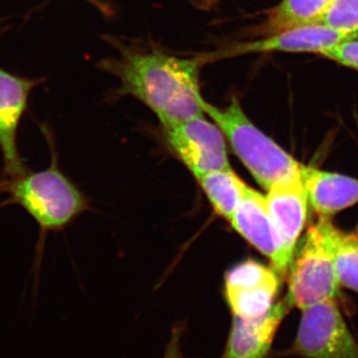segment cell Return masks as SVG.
Listing matches in <instances>:
<instances>
[{
	"label": "cell",
	"instance_id": "obj_1",
	"mask_svg": "<svg viewBox=\"0 0 358 358\" xmlns=\"http://www.w3.org/2000/svg\"><path fill=\"white\" fill-rule=\"evenodd\" d=\"M117 56L101 61L99 69L120 81L117 96L138 99L159 117L162 127L204 115L201 107L199 56L179 57L157 48H138L105 37Z\"/></svg>",
	"mask_w": 358,
	"mask_h": 358
},
{
	"label": "cell",
	"instance_id": "obj_2",
	"mask_svg": "<svg viewBox=\"0 0 358 358\" xmlns=\"http://www.w3.org/2000/svg\"><path fill=\"white\" fill-rule=\"evenodd\" d=\"M42 131L50 150L49 166L16 178H0V193L8 195L0 203V208L18 205L39 226L38 256H41L48 233L64 230L89 209L86 195L61 171L53 134L45 127H42Z\"/></svg>",
	"mask_w": 358,
	"mask_h": 358
},
{
	"label": "cell",
	"instance_id": "obj_3",
	"mask_svg": "<svg viewBox=\"0 0 358 358\" xmlns=\"http://www.w3.org/2000/svg\"><path fill=\"white\" fill-rule=\"evenodd\" d=\"M201 107L264 189L300 178V162L257 128L245 114L237 96H232L229 105L223 109L211 105L204 98Z\"/></svg>",
	"mask_w": 358,
	"mask_h": 358
},
{
	"label": "cell",
	"instance_id": "obj_4",
	"mask_svg": "<svg viewBox=\"0 0 358 358\" xmlns=\"http://www.w3.org/2000/svg\"><path fill=\"white\" fill-rule=\"evenodd\" d=\"M289 268L288 294L285 299L292 308L303 310L336 300L341 285L329 250L315 224L308 230Z\"/></svg>",
	"mask_w": 358,
	"mask_h": 358
},
{
	"label": "cell",
	"instance_id": "obj_5",
	"mask_svg": "<svg viewBox=\"0 0 358 358\" xmlns=\"http://www.w3.org/2000/svg\"><path fill=\"white\" fill-rule=\"evenodd\" d=\"M293 345L281 355L303 358H358V343L336 300L301 310Z\"/></svg>",
	"mask_w": 358,
	"mask_h": 358
},
{
	"label": "cell",
	"instance_id": "obj_6",
	"mask_svg": "<svg viewBox=\"0 0 358 358\" xmlns=\"http://www.w3.org/2000/svg\"><path fill=\"white\" fill-rule=\"evenodd\" d=\"M162 128L169 148L193 176L231 169L225 136L204 115Z\"/></svg>",
	"mask_w": 358,
	"mask_h": 358
},
{
	"label": "cell",
	"instance_id": "obj_7",
	"mask_svg": "<svg viewBox=\"0 0 358 358\" xmlns=\"http://www.w3.org/2000/svg\"><path fill=\"white\" fill-rule=\"evenodd\" d=\"M350 39H357V37L336 31L322 23H315L285 30L255 41L240 42L214 52L199 54V57L203 64L206 65L207 63L216 62L222 59L248 54L270 52L322 54L327 49Z\"/></svg>",
	"mask_w": 358,
	"mask_h": 358
},
{
	"label": "cell",
	"instance_id": "obj_8",
	"mask_svg": "<svg viewBox=\"0 0 358 358\" xmlns=\"http://www.w3.org/2000/svg\"><path fill=\"white\" fill-rule=\"evenodd\" d=\"M41 83V79L18 76L0 67V152L3 160L1 178H16L30 171L18 150V129L27 110L30 93Z\"/></svg>",
	"mask_w": 358,
	"mask_h": 358
},
{
	"label": "cell",
	"instance_id": "obj_9",
	"mask_svg": "<svg viewBox=\"0 0 358 358\" xmlns=\"http://www.w3.org/2000/svg\"><path fill=\"white\" fill-rule=\"evenodd\" d=\"M280 288L278 273L273 268L247 260L225 275V299L233 317H261L274 305Z\"/></svg>",
	"mask_w": 358,
	"mask_h": 358
},
{
	"label": "cell",
	"instance_id": "obj_10",
	"mask_svg": "<svg viewBox=\"0 0 358 358\" xmlns=\"http://www.w3.org/2000/svg\"><path fill=\"white\" fill-rule=\"evenodd\" d=\"M229 222L233 229L267 257L278 274H285L289 270L291 262L285 255L266 195L246 185L241 202Z\"/></svg>",
	"mask_w": 358,
	"mask_h": 358
},
{
	"label": "cell",
	"instance_id": "obj_11",
	"mask_svg": "<svg viewBox=\"0 0 358 358\" xmlns=\"http://www.w3.org/2000/svg\"><path fill=\"white\" fill-rule=\"evenodd\" d=\"M291 308L284 299L261 317H233L229 338L221 358H268L275 334Z\"/></svg>",
	"mask_w": 358,
	"mask_h": 358
},
{
	"label": "cell",
	"instance_id": "obj_12",
	"mask_svg": "<svg viewBox=\"0 0 358 358\" xmlns=\"http://www.w3.org/2000/svg\"><path fill=\"white\" fill-rule=\"evenodd\" d=\"M266 200L281 237L285 255L292 263L296 242L308 217V194L301 176L271 187Z\"/></svg>",
	"mask_w": 358,
	"mask_h": 358
},
{
	"label": "cell",
	"instance_id": "obj_13",
	"mask_svg": "<svg viewBox=\"0 0 358 358\" xmlns=\"http://www.w3.org/2000/svg\"><path fill=\"white\" fill-rule=\"evenodd\" d=\"M308 203L320 217L329 218L358 203V179L301 164Z\"/></svg>",
	"mask_w": 358,
	"mask_h": 358
},
{
	"label": "cell",
	"instance_id": "obj_14",
	"mask_svg": "<svg viewBox=\"0 0 358 358\" xmlns=\"http://www.w3.org/2000/svg\"><path fill=\"white\" fill-rule=\"evenodd\" d=\"M334 0H282L266 13L265 20L252 30L253 36L270 35L320 23Z\"/></svg>",
	"mask_w": 358,
	"mask_h": 358
},
{
	"label": "cell",
	"instance_id": "obj_15",
	"mask_svg": "<svg viewBox=\"0 0 358 358\" xmlns=\"http://www.w3.org/2000/svg\"><path fill=\"white\" fill-rule=\"evenodd\" d=\"M333 260L341 286L358 294V238L338 229L331 219L320 217L315 224Z\"/></svg>",
	"mask_w": 358,
	"mask_h": 358
},
{
	"label": "cell",
	"instance_id": "obj_16",
	"mask_svg": "<svg viewBox=\"0 0 358 358\" xmlns=\"http://www.w3.org/2000/svg\"><path fill=\"white\" fill-rule=\"evenodd\" d=\"M195 178L216 213L230 221L243 197L246 183L232 169L201 173Z\"/></svg>",
	"mask_w": 358,
	"mask_h": 358
},
{
	"label": "cell",
	"instance_id": "obj_17",
	"mask_svg": "<svg viewBox=\"0 0 358 358\" xmlns=\"http://www.w3.org/2000/svg\"><path fill=\"white\" fill-rule=\"evenodd\" d=\"M320 23L358 38V0H334Z\"/></svg>",
	"mask_w": 358,
	"mask_h": 358
},
{
	"label": "cell",
	"instance_id": "obj_18",
	"mask_svg": "<svg viewBox=\"0 0 358 358\" xmlns=\"http://www.w3.org/2000/svg\"><path fill=\"white\" fill-rule=\"evenodd\" d=\"M320 55L339 65L358 71V38L345 40L322 52Z\"/></svg>",
	"mask_w": 358,
	"mask_h": 358
},
{
	"label": "cell",
	"instance_id": "obj_19",
	"mask_svg": "<svg viewBox=\"0 0 358 358\" xmlns=\"http://www.w3.org/2000/svg\"><path fill=\"white\" fill-rule=\"evenodd\" d=\"M182 331L176 327L171 334V339L167 343L166 355L164 358H185L182 350H181L180 338Z\"/></svg>",
	"mask_w": 358,
	"mask_h": 358
},
{
	"label": "cell",
	"instance_id": "obj_20",
	"mask_svg": "<svg viewBox=\"0 0 358 358\" xmlns=\"http://www.w3.org/2000/svg\"><path fill=\"white\" fill-rule=\"evenodd\" d=\"M222 1L224 0H194L195 6L202 10H208Z\"/></svg>",
	"mask_w": 358,
	"mask_h": 358
},
{
	"label": "cell",
	"instance_id": "obj_21",
	"mask_svg": "<svg viewBox=\"0 0 358 358\" xmlns=\"http://www.w3.org/2000/svg\"><path fill=\"white\" fill-rule=\"evenodd\" d=\"M86 1H88L89 3L93 4L94 6H96V8H98L99 10L102 11V13L106 14V15H110V7L106 6V4L101 1V0H86Z\"/></svg>",
	"mask_w": 358,
	"mask_h": 358
},
{
	"label": "cell",
	"instance_id": "obj_22",
	"mask_svg": "<svg viewBox=\"0 0 358 358\" xmlns=\"http://www.w3.org/2000/svg\"><path fill=\"white\" fill-rule=\"evenodd\" d=\"M357 237L358 238V226H357Z\"/></svg>",
	"mask_w": 358,
	"mask_h": 358
}]
</instances>
